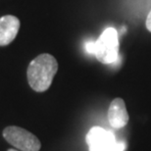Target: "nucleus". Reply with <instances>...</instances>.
<instances>
[{
    "label": "nucleus",
    "mask_w": 151,
    "mask_h": 151,
    "mask_svg": "<svg viewBox=\"0 0 151 151\" xmlns=\"http://www.w3.org/2000/svg\"><path fill=\"white\" fill-rule=\"evenodd\" d=\"M57 71V60L50 54H40L29 65L27 76L29 86L35 91H45L50 87Z\"/></svg>",
    "instance_id": "nucleus-1"
},
{
    "label": "nucleus",
    "mask_w": 151,
    "mask_h": 151,
    "mask_svg": "<svg viewBox=\"0 0 151 151\" xmlns=\"http://www.w3.org/2000/svg\"><path fill=\"white\" fill-rule=\"evenodd\" d=\"M96 59L103 64H113L119 59V37L114 28H108L94 41Z\"/></svg>",
    "instance_id": "nucleus-2"
},
{
    "label": "nucleus",
    "mask_w": 151,
    "mask_h": 151,
    "mask_svg": "<svg viewBox=\"0 0 151 151\" xmlns=\"http://www.w3.org/2000/svg\"><path fill=\"white\" fill-rule=\"evenodd\" d=\"M86 143L89 151H124V142L116 140L113 132L100 128L93 127L86 134Z\"/></svg>",
    "instance_id": "nucleus-3"
},
{
    "label": "nucleus",
    "mask_w": 151,
    "mask_h": 151,
    "mask_svg": "<svg viewBox=\"0 0 151 151\" xmlns=\"http://www.w3.org/2000/svg\"><path fill=\"white\" fill-rule=\"evenodd\" d=\"M3 137L7 142L21 151H39L41 143L34 134L20 127L10 126L4 129Z\"/></svg>",
    "instance_id": "nucleus-4"
},
{
    "label": "nucleus",
    "mask_w": 151,
    "mask_h": 151,
    "mask_svg": "<svg viewBox=\"0 0 151 151\" xmlns=\"http://www.w3.org/2000/svg\"><path fill=\"white\" fill-rule=\"evenodd\" d=\"M20 29V20L12 15L0 18V46L10 44L16 38Z\"/></svg>",
    "instance_id": "nucleus-5"
},
{
    "label": "nucleus",
    "mask_w": 151,
    "mask_h": 151,
    "mask_svg": "<svg viewBox=\"0 0 151 151\" xmlns=\"http://www.w3.org/2000/svg\"><path fill=\"white\" fill-rule=\"evenodd\" d=\"M108 120L113 128H124L129 123V117L125 101L122 98H115L108 109Z\"/></svg>",
    "instance_id": "nucleus-6"
},
{
    "label": "nucleus",
    "mask_w": 151,
    "mask_h": 151,
    "mask_svg": "<svg viewBox=\"0 0 151 151\" xmlns=\"http://www.w3.org/2000/svg\"><path fill=\"white\" fill-rule=\"evenodd\" d=\"M86 49L88 53L93 54V52H94V41L87 42L86 45Z\"/></svg>",
    "instance_id": "nucleus-7"
},
{
    "label": "nucleus",
    "mask_w": 151,
    "mask_h": 151,
    "mask_svg": "<svg viewBox=\"0 0 151 151\" xmlns=\"http://www.w3.org/2000/svg\"><path fill=\"white\" fill-rule=\"evenodd\" d=\"M146 28L151 32V11L149 12L148 16H147V19H146Z\"/></svg>",
    "instance_id": "nucleus-8"
},
{
    "label": "nucleus",
    "mask_w": 151,
    "mask_h": 151,
    "mask_svg": "<svg viewBox=\"0 0 151 151\" xmlns=\"http://www.w3.org/2000/svg\"><path fill=\"white\" fill-rule=\"evenodd\" d=\"M7 151H19V150H16V149H8Z\"/></svg>",
    "instance_id": "nucleus-9"
}]
</instances>
